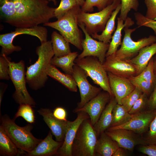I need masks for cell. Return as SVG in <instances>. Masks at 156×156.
I'll return each instance as SVG.
<instances>
[{
    "label": "cell",
    "mask_w": 156,
    "mask_h": 156,
    "mask_svg": "<svg viewBox=\"0 0 156 156\" xmlns=\"http://www.w3.org/2000/svg\"><path fill=\"white\" fill-rule=\"evenodd\" d=\"M117 27L112 36V40L109 43L108 49L106 54V57L115 53L118 48L121 45V31L125 27H130L134 24V22L129 17H127L123 23L124 21L119 17L117 18Z\"/></svg>",
    "instance_id": "24"
},
{
    "label": "cell",
    "mask_w": 156,
    "mask_h": 156,
    "mask_svg": "<svg viewBox=\"0 0 156 156\" xmlns=\"http://www.w3.org/2000/svg\"><path fill=\"white\" fill-rule=\"evenodd\" d=\"M156 113L152 111L140 112L134 114L131 119L126 122L119 126L110 127L106 131L122 129L141 134L146 130Z\"/></svg>",
    "instance_id": "14"
},
{
    "label": "cell",
    "mask_w": 156,
    "mask_h": 156,
    "mask_svg": "<svg viewBox=\"0 0 156 156\" xmlns=\"http://www.w3.org/2000/svg\"><path fill=\"white\" fill-rule=\"evenodd\" d=\"M114 0H85L81 7V11L91 12L94 11V7H96L99 11H101L112 4Z\"/></svg>",
    "instance_id": "32"
},
{
    "label": "cell",
    "mask_w": 156,
    "mask_h": 156,
    "mask_svg": "<svg viewBox=\"0 0 156 156\" xmlns=\"http://www.w3.org/2000/svg\"><path fill=\"white\" fill-rule=\"evenodd\" d=\"M54 117L57 119L64 121H66L67 114L65 109L61 107H57L53 111Z\"/></svg>",
    "instance_id": "44"
},
{
    "label": "cell",
    "mask_w": 156,
    "mask_h": 156,
    "mask_svg": "<svg viewBox=\"0 0 156 156\" xmlns=\"http://www.w3.org/2000/svg\"><path fill=\"white\" fill-rule=\"evenodd\" d=\"M78 55L77 52H75L60 57L54 56L52 58L51 63L61 68L65 73L72 75L73 67L75 64V61Z\"/></svg>",
    "instance_id": "28"
},
{
    "label": "cell",
    "mask_w": 156,
    "mask_h": 156,
    "mask_svg": "<svg viewBox=\"0 0 156 156\" xmlns=\"http://www.w3.org/2000/svg\"><path fill=\"white\" fill-rule=\"evenodd\" d=\"M77 5L76 0H61L58 6L55 8V17L57 20L60 18L68 11Z\"/></svg>",
    "instance_id": "33"
},
{
    "label": "cell",
    "mask_w": 156,
    "mask_h": 156,
    "mask_svg": "<svg viewBox=\"0 0 156 156\" xmlns=\"http://www.w3.org/2000/svg\"><path fill=\"white\" fill-rule=\"evenodd\" d=\"M1 125L19 150L26 153L32 151L42 140L35 138L31 132L33 126L29 123L23 127L19 126L5 114L1 116Z\"/></svg>",
    "instance_id": "3"
},
{
    "label": "cell",
    "mask_w": 156,
    "mask_h": 156,
    "mask_svg": "<svg viewBox=\"0 0 156 156\" xmlns=\"http://www.w3.org/2000/svg\"><path fill=\"white\" fill-rule=\"evenodd\" d=\"M78 5L80 7H82L84 4L85 0H76Z\"/></svg>",
    "instance_id": "48"
},
{
    "label": "cell",
    "mask_w": 156,
    "mask_h": 156,
    "mask_svg": "<svg viewBox=\"0 0 156 156\" xmlns=\"http://www.w3.org/2000/svg\"><path fill=\"white\" fill-rule=\"evenodd\" d=\"M129 79L135 88L146 95L150 93L154 85L146 81L137 78L135 76L131 77Z\"/></svg>",
    "instance_id": "37"
},
{
    "label": "cell",
    "mask_w": 156,
    "mask_h": 156,
    "mask_svg": "<svg viewBox=\"0 0 156 156\" xmlns=\"http://www.w3.org/2000/svg\"><path fill=\"white\" fill-rule=\"evenodd\" d=\"M153 68L154 72L156 77V57L155 60H153Z\"/></svg>",
    "instance_id": "49"
},
{
    "label": "cell",
    "mask_w": 156,
    "mask_h": 156,
    "mask_svg": "<svg viewBox=\"0 0 156 156\" xmlns=\"http://www.w3.org/2000/svg\"><path fill=\"white\" fill-rule=\"evenodd\" d=\"M49 1L52 2L54 5H56L57 4V1L56 0H48Z\"/></svg>",
    "instance_id": "50"
},
{
    "label": "cell",
    "mask_w": 156,
    "mask_h": 156,
    "mask_svg": "<svg viewBox=\"0 0 156 156\" xmlns=\"http://www.w3.org/2000/svg\"><path fill=\"white\" fill-rule=\"evenodd\" d=\"M78 25L84 33L85 38L82 42V52L77 57L81 58L87 56L95 57L103 64L105 60L109 43L95 40L88 33L83 23H78Z\"/></svg>",
    "instance_id": "12"
},
{
    "label": "cell",
    "mask_w": 156,
    "mask_h": 156,
    "mask_svg": "<svg viewBox=\"0 0 156 156\" xmlns=\"http://www.w3.org/2000/svg\"><path fill=\"white\" fill-rule=\"evenodd\" d=\"M23 34L37 37L40 40L41 43L47 41L48 30L44 27L38 25L31 27L16 28L14 31L0 34L1 54H3L7 56L14 51H21V48L18 46L14 45L13 41L16 36Z\"/></svg>",
    "instance_id": "9"
},
{
    "label": "cell",
    "mask_w": 156,
    "mask_h": 156,
    "mask_svg": "<svg viewBox=\"0 0 156 156\" xmlns=\"http://www.w3.org/2000/svg\"><path fill=\"white\" fill-rule=\"evenodd\" d=\"M129 27H126L123 29L125 34L121 46L114 53L117 58L124 60L132 58L138 54L142 48L156 42V36L154 35H150L136 41H133L131 36L136 28L130 29Z\"/></svg>",
    "instance_id": "10"
},
{
    "label": "cell",
    "mask_w": 156,
    "mask_h": 156,
    "mask_svg": "<svg viewBox=\"0 0 156 156\" xmlns=\"http://www.w3.org/2000/svg\"><path fill=\"white\" fill-rule=\"evenodd\" d=\"M147 7L145 16L146 18L156 21V0H144Z\"/></svg>",
    "instance_id": "41"
},
{
    "label": "cell",
    "mask_w": 156,
    "mask_h": 156,
    "mask_svg": "<svg viewBox=\"0 0 156 156\" xmlns=\"http://www.w3.org/2000/svg\"><path fill=\"white\" fill-rule=\"evenodd\" d=\"M148 105L149 108L151 110L156 109V82L153 92L148 101Z\"/></svg>",
    "instance_id": "45"
},
{
    "label": "cell",
    "mask_w": 156,
    "mask_h": 156,
    "mask_svg": "<svg viewBox=\"0 0 156 156\" xmlns=\"http://www.w3.org/2000/svg\"><path fill=\"white\" fill-rule=\"evenodd\" d=\"M113 96L111 97L106 105L97 122L93 126L98 138L102 133L105 132L111 126L112 110L117 103Z\"/></svg>",
    "instance_id": "23"
},
{
    "label": "cell",
    "mask_w": 156,
    "mask_h": 156,
    "mask_svg": "<svg viewBox=\"0 0 156 156\" xmlns=\"http://www.w3.org/2000/svg\"><path fill=\"white\" fill-rule=\"evenodd\" d=\"M8 57L4 54L0 56V79L9 80V65Z\"/></svg>",
    "instance_id": "39"
},
{
    "label": "cell",
    "mask_w": 156,
    "mask_h": 156,
    "mask_svg": "<svg viewBox=\"0 0 156 156\" xmlns=\"http://www.w3.org/2000/svg\"><path fill=\"white\" fill-rule=\"evenodd\" d=\"M72 75L79 88L81 97L80 101L75 109H80L97 96L102 89L91 85L88 81V76L85 71L76 64Z\"/></svg>",
    "instance_id": "11"
},
{
    "label": "cell",
    "mask_w": 156,
    "mask_h": 156,
    "mask_svg": "<svg viewBox=\"0 0 156 156\" xmlns=\"http://www.w3.org/2000/svg\"><path fill=\"white\" fill-rule=\"evenodd\" d=\"M105 133L117 143L120 147L133 151L137 145L146 144L145 140L137 136L134 132L125 129L105 131Z\"/></svg>",
    "instance_id": "17"
},
{
    "label": "cell",
    "mask_w": 156,
    "mask_h": 156,
    "mask_svg": "<svg viewBox=\"0 0 156 156\" xmlns=\"http://www.w3.org/2000/svg\"><path fill=\"white\" fill-rule=\"evenodd\" d=\"M139 151L149 156H156V145L152 144L143 145L140 147Z\"/></svg>",
    "instance_id": "43"
},
{
    "label": "cell",
    "mask_w": 156,
    "mask_h": 156,
    "mask_svg": "<svg viewBox=\"0 0 156 156\" xmlns=\"http://www.w3.org/2000/svg\"><path fill=\"white\" fill-rule=\"evenodd\" d=\"M80 7L77 5L57 21L49 22L43 25L57 30L69 43L82 50V34L79 28L77 19L78 15L81 10Z\"/></svg>",
    "instance_id": "4"
},
{
    "label": "cell",
    "mask_w": 156,
    "mask_h": 156,
    "mask_svg": "<svg viewBox=\"0 0 156 156\" xmlns=\"http://www.w3.org/2000/svg\"><path fill=\"white\" fill-rule=\"evenodd\" d=\"M9 74L15 88L13 97L19 105L29 104L32 106L36 105L34 99L30 95L26 86V71L25 62L21 60L17 63L11 62L8 59Z\"/></svg>",
    "instance_id": "6"
},
{
    "label": "cell",
    "mask_w": 156,
    "mask_h": 156,
    "mask_svg": "<svg viewBox=\"0 0 156 156\" xmlns=\"http://www.w3.org/2000/svg\"><path fill=\"white\" fill-rule=\"evenodd\" d=\"M48 0H0V17L16 28L31 27L49 22L55 8Z\"/></svg>",
    "instance_id": "1"
},
{
    "label": "cell",
    "mask_w": 156,
    "mask_h": 156,
    "mask_svg": "<svg viewBox=\"0 0 156 156\" xmlns=\"http://www.w3.org/2000/svg\"><path fill=\"white\" fill-rule=\"evenodd\" d=\"M0 108L3 96V95L7 87V85L5 84L2 82L0 83Z\"/></svg>",
    "instance_id": "46"
},
{
    "label": "cell",
    "mask_w": 156,
    "mask_h": 156,
    "mask_svg": "<svg viewBox=\"0 0 156 156\" xmlns=\"http://www.w3.org/2000/svg\"><path fill=\"white\" fill-rule=\"evenodd\" d=\"M47 73L48 76L61 83L70 91H77V83L72 75L61 72L51 64L48 67Z\"/></svg>",
    "instance_id": "26"
},
{
    "label": "cell",
    "mask_w": 156,
    "mask_h": 156,
    "mask_svg": "<svg viewBox=\"0 0 156 156\" xmlns=\"http://www.w3.org/2000/svg\"><path fill=\"white\" fill-rule=\"evenodd\" d=\"M149 126V130L145 140L147 143L154 144H156V113Z\"/></svg>",
    "instance_id": "42"
},
{
    "label": "cell",
    "mask_w": 156,
    "mask_h": 156,
    "mask_svg": "<svg viewBox=\"0 0 156 156\" xmlns=\"http://www.w3.org/2000/svg\"><path fill=\"white\" fill-rule=\"evenodd\" d=\"M51 41L54 56L60 57L71 52L69 43L57 31H53L52 33Z\"/></svg>",
    "instance_id": "29"
},
{
    "label": "cell",
    "mask_w": 156,
    "mask_h": 156,
    "mask_svg": "<svg viewBox=\"0 0 156 156\" xmlns=\"http://www.w3.org/2000/svg\"><path fill=\"white\" fill-rule=\"evenodd\" d=\"M25 153L18 148L3 127L0 125V156H18L24 154Z\"/></svg>",
    "instance_id": "25"
},
{
    "label": "cell",
    "mask_w": 156,
    "mask_h": 156,
    "mask_svg": "<svg viewBox=\"0 0 156 156\" xmlns=\"http://www.w3.org/2000/svg\"><path fill=\"white\" fill-rule=\"evenodd\" d=\"M76 119L70 121L65 134L63 143L59 149L57 156H72V149L73 143L78 129L82 122L90 118L88 114L81 111L77 112Z\"/></svg>",
    "instance_id": "16"
},
{
    "label": "cell",
    "mask_w": 156,
    "mask_h": 156,
    "mask_svg": "<svg viewBox=\"0 0 156 156\" xmlns=\"http://www.w3.org/2000/svg\"><path fill=\"white\" fill-rule=\"evenodd\" d=\"M111 97L108 92L101 91L82 107L75 109L73 112L77 113L82 111L87 113L89 116L91 123L93 126L98 121L106 104L109 103Z\"/></svg>",
    "instance_id": "13"
},
{
    "label": "cell",
    "mask_w": 156,
    "mask_h": 156,
    "mask_svg": "<svg viewBox=\"0 0 156 156\" xmlns=\"http://www.w3.org/2000/svg\"><path fill=\"white\" fill-rule=\"evenodd\" d=\"M32 107V105L27 104H20L13 119L15 120L17 118L21 117L28 123L31 124L34 123L35 119L34 111Z\"/></svg>",
    "instance_id": "31"
},
{
    "label": "cell",
    "mask_w": 156,
    "mask_h": 156,
    "mask_svg": "<svg viewBox=\"0 0 156 156\" xmlns=\"http://www.w3.org/2000/svg\"><path fill=\"white\" fill-rule=\"evenodd\" d=\"M156 53V42L143 48L136 55L125 61L131 64L135 67L136 71V75H137L146 67L153 55Z\"/></svg>",
    "instance_id": "21"
},
{
    "label": "cell",
    "mask_w": 156,
    "mask_h": 156,
    "mask_svg": "<svg viewBox=\"0 0 156 156\" xmlns=\"http://www.w3.org/2000/svg\"><path fill=\"white\" fill-rule=\"evenodd\" d=\"M103 65L107 72L117 76L129 79L136 75V69L132 64L117 58L114 53L106 57Z\"/></svg>",
    "instance_id": "15"
},
{
    "label": "cell",
    "mask_w": 156,
    "mask_h": 156,
    "mask_svg": "<svg viewBox=\"0 0 156 156\" xmlns=\"http://www.w3.org/2000/svg\"><path fill=\"white\" fill-rule=\"evenodd\" d=\"M75 63L84 70L94 83L108 92L111 97L114 96L109 86L107 72L97 57L92 56L81 58L77 57Z\"/></svg>",
    "instance_id": "8"
},
{
    "label": "cell",
    "mask_w": 156,
    "mask_h": 156,
    "mask_svg": "<svg viewBox=\"0 0 156 156\" xmlns=\"http://www.w3.org/2000/svg\"><path fill=\"white\" fill-rule=\"evenodd\" d=\"M121 9L119 17L125 21L127 15L132 9L137 11L139 3L138 0H121Z\"/></svg>",
    "instance_id": "35"
},
{
    "label": "cell",
    "mask_w": 156,
    "mask_h": 156,
    "mask_svg": "<svg viewBox=\"0 0 156 156\" xmlns=\"http://www.w3.org/2000/svg\"><path fill=\"white\" fill-rule=\"evenodd\" d=\"M126 155L122 148L119 147L115 151L112 156H124Z\"/></svg>",
    "instance_id": "47"
},
{
    "label": "cell",
    "mask_w": 156,
    "mask_h": 156,
    "mask_svg": "<svg viewBox=\"0 0 156 156\" xmlns=\"http://www.w3.org/2000/svg\"><path fill=\"white\" fill-rule=\"evenodd\" d=\"M137 78L144 80L155 85L156 77L153 68V60L152 58L144 69L139 75L135 76Z\"/></svg>",
    "instance_id": "34"
},
{
    "label": "cell",
    "mask_w": 156,
    "mask_h": 156,
    "mask_svg": "<svg viewBox=\"0 0 156 156\" xmlns=\"http://www.w3.org/2000/svg\"><path fill=\"white\" fill-rule=\"evenodd\" d=\"M98 137L90 118L81 124L74 140L72 156H95V148Z\"/></svg>",
    "instance_id": "5"
},
{
    "label": "cell",
    "mask_w": 156,
    "mask_h": 156,
    "mask_svg": "<svg viewBox=\"0 0 156 156\" xmlns=\"http://www.w3.org/2000/svg\"><path fill=\"white\" fill-rule=\"evenodd\" d=\"M109 86L118 104L121 105L122 99L131 92L135 87L129 78L107 72Z\"/></svg>",
    "instance_id": "19"
},
{
    "label": "cell",
    "mask_w": 156,
    "mask_h": 156,
    "mask_svg": "<svg viewBox=\"0 0 156 156\" xmlns=\"http://www.w3.org/2000/svg\"><path fill=\"white\" fill-rule=\"evenodd\" d=\"M36 53L38 59L34 63L27 67L25 74L27 83L34 90L44 87L47 80V70L54 55L51 41L41 43L36 47Z\"/></svg>",
    "instance_id": "2"
},
{
    "label": "cell",
    "mask_w": 156,
    "mask_h": 156,
    "mask_svg": "<svg viewBox=\"0 0 156 156\" xmlns=\"http://www.w3.org/2000/svg\"><path fill=\"white\" fill-rule=\"evenodd\" d=\"M37 112L43 117V120L50 129L56 141L63 142L70 121L61 120L57 119L53 116V111L49 108H41Z\"/></svg>",
    "instance_id": "18"
},
{
    "label": "cell",
    "mask_w": 156,
    "mask_h": 156,
    "mask_svg": "<svg viewBox=\"0 0 156 156\" xmlns=\"http://www.w3.org/2000/svg\"><path fill=\"white\" fill-rule=\"evenodd\" d=\"M142 93L140 90L135 88L131 92L122 99L121 105L129 112Z\"/></svg>",
    "instance_id": "36"
},
{
    "label": "cell",
    "mask_w": 156,
    "mask_h": 156,
    "mask_svg": "<svg viewBox=\"0 0 156 156\" xmlns=\"http://www.w3.org/2000/svg\"><path fill=\"white\" fill-rule=\"evenodd\" d=\"M52 133L49 131L46 137L31 151L26 153L28 156H57L58 150L63 142L55 141L53 138Z\"/></svg>",
    "instance_id": "20"
},
{
    "label": "cell",
    "mask_w": 156,
    "mask_h": 156,
    "mask_svg": "<svg viewBox=\"0 0 156 156\" xmlns=\"http://www.w3.org/2000/svg\"><path fill=\"white\" fill-rule=\"evenodd\" d=\"M146 94L142 93L134 103L129 112L131 114H135L141 112L144 107L146 101Z\"/></svg>",
    "instance_id": "40"
},
{
    "label": "cell",
    "mask_w": 156,
    "mask_h": 156,
    "mask_svg": "<svg viewBox=\"0 0 156 156\" xmlns=\"http://www.w3.org/2000/svg\"><path fill=\"white\" fill-rule=\"evenodd\" d=\"M121 3V0H114L105 8L94 13L84 12L81 10L78 15V23H83L91 36L102 32L113 12Z\"/></svg>",
    "instance_id": "7"
},
{
    "label": "cell",
    "mask_w": 156,
    "mask_h": 156,
    "mask_svg": "<svg viewBox=\"0 0 156 156\" xmlns=\"http://www.w3.org/2000/svg\"><path fill=\"white\" fill-rule=\"evenodd\" d=\"M133 115L129 113L122 105L117 103L112 110V120L110 127L119 126L126 122Z\"/></svg>",
    "instance_id": "30"
},
{
    "label": "cell",
    "mask_w": 156,
    "mask_h": 156,
    "mask_svg": "<svg viewBox=\"0 0 156 156\" xmlns=\"http://www.w3.org/2000/svg\"><path fill=\"white\" fill-rule=\"evenodd\" d=\"M137 25L139 27L144 26L151 28L156 35V21L146 18L140 12L134 14Z\"/></svg>",
    "instance_id": "38"
},
{
    "label": "cell",
    "mask_w": 156,
    "mask_h": 156,
    "mask_svg": "<svg viewBox=\"0 0 156 156\" xmlns=\"http://www.w3.org/2000/svg\"><path fill=\"white\" fill-rule=\"evenodd\" d=\"M121 4H120L113 12L107 21L104 29L101 34H92L91 36L94 39L106 43H110L112 37V34L116 29L115 21L116 16L120 12Z\"/></svg>",
    "instance_id": "27"
},
{
    "label": "cell",
    "mask_w": 156,
    "mask_h": 156,
    "mask_svg": "<svg viewBox=\"0 0 156 156\" xmlns=\"http://www.w3.org/2000/svg\"><path fill=\"white\" fill-rule=\"evenodd\" d=\"M119 147L116 142L104 132L97 138L95 148V156H112Z\"/></svg>",
    "instance_id": "22"
}]
</instances>
